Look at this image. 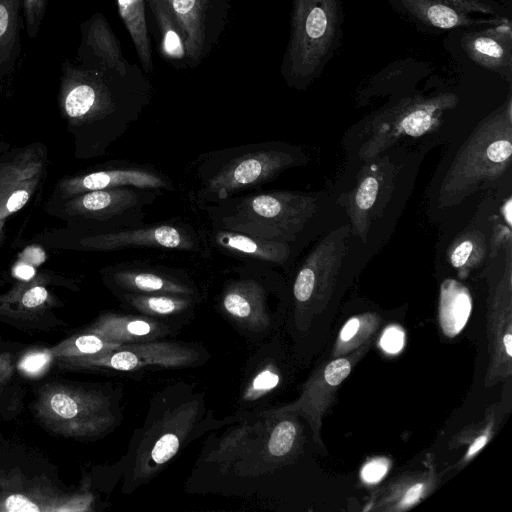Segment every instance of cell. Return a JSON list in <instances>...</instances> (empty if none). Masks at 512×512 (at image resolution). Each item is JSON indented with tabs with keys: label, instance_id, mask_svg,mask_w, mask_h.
<instances>
[{
	"label": "cell",
	"instance_id": "cb8c5ba5",
	"mask_svg": "<svg viewBox=\"0 0 512 512\" xmlns=\"http://www.w3.org/2000/svg\"><path fill=\"white\" fill-rule=\"evenodd\" d=\"M121 345L87 332L65 340L50 351L54 356L73 358L112 351Z\"/></svg>",
	"mask_w": 512,
	"mask_h": 512
},
{
	"label": "cell",
	"instance_id": "7bdbcfd3",
	"mask_svg": "<svg viewBox=\"0 0 512 512\" xmlns=\"http://www.w3.org/2000/svg\"><path fill=\"white\" fill-rule=\"evenodd\" d=\"M502 341L505 353L510 358L512 356V335L510 333L505 334Z\"/></svg>",
	"mask_w": 512,
	"mask_h": 512
},
{
	"label": "cell",
	"instance_id": "9c48e42d",
	"mask_svg": "<svg viewBox=\"0 0 512 512\" xmlns=\"http://www.w3.org/2000/svg\"><path fill=\"white\" fill-rule=\"evenodd\" d=\"M353 187L339 199L349 221L351 233L363 243L382 204L391 195L395 170L387 158L379 155L364 162Z\"/></svg>",
	"mask_w": 512,
	"mask_h": 512
},
{
	"label": "cell",
	"instance_id": "8fae6325",
	"mask_svg": "<svg viewBox=\"0 0 512 512\" xmlns=\"http://www.w3.org/2000/svg\"><path fill=\"white\" fill-rule=\"evenodd\" d=\"M89 244L105 250L146 247L196 252L202 242L191 226L168 221L101 234L91 238Z\"/></svg>",
	"mask_w": 512,
	"mask_h": 512
},
{
	"label": "cell",
	"instance_id": "5bb4252c",
	"mask_svg": "<svg viewBox=\"0 0 512 512\" xmlns=\"http://www.w3.org/2000/svg\"><path fill=\"white\" fill-rule=\"evenodd\" d=\"M114 282L124 292L173 294L196 297V288L188 277L163 268L128 263L113 273Z\"/></svg>",
	"mask_w": 512,
	"mask_h": 512
},
{
	"label": "cell",
	"instance_id": "d590c367",
	"mask_svg": "<svg viewBox=\"0 0 512 512\" xmlns=\"http://www.w3.org/2000/svg\"><path fill=\"white\" fill-rule=\"evenodd\" d=\"M362 318L361 317H352L350 318L342 327L339 339L341 343H349L353 340L359 329L361 328Z\"/></svg>",
	"mask_w": 512,
	"mask_h": 512
},
{
	"label": "cell",
	"instance_id": "f546056e",
	"mask_svg": "<svg viewBox=\"0 0 512 512\" xmlns=\"http://www.w3.org/2000/svg\"><path fill=\"white\" fill-rule=\"evenodd\" d=\"M427 16L433 25L442 28L453 27L459 21V17L454 10L440 4L431 6L427 11Z\"/></svg>",
	"mask_w": 512,
	"mask_h": 512
},
{
	"label": "cell",
	"instance_id": "d6a6232c",
	"mask_svg": "<svg viewBox=\"0 0 512 512\" xmlns=\"http://www.w3.org/2000/svg\"><path fill=\"white\" fill-rule=\"evenodd\" d=\"M474 49L481 55L499 59L503 56L504 51L502 46L492 38L479 37L473 43Z\"/></svg>",
	"mask_w": 512,
	"mask_h": 512
},
{
	"label": "cell",
	"instance_id": "83f0119b",
	"mask_svg": "<svg viewBox=\"0 0 512 512\" xmlns=\"http://www.w3.org/2000/svg\"><path fill=\"white\" fill-rule=\"evenodd\" d=\"M52 356L50 350L30 352L20 360L18 367L28 376H39L48 368Z\"/></svg>",
	"mask_w": 512,
	"mask_h": 512
},
{
	"label": "cell",
	"instance_id": "5b68a950",
	"mask_svg": "<svg viewBox=\"0 0 512 512\" xmlns=\"http://www.w3.org/2000/svg\"><path fill=\"white\" fill-rule=\"evenodd\" d=\"M457 103L453 94L402 100L373 116L363 130L358 151L361 161L375 159L404 140L417 139L435 131L442 117Z\"/></svg>",
	"mask_w": 512,
	"mask_h": 512
},
{
	"label": "cell",
	"instance_id": "8d00e7d4",
	"mask_svg": "<svg viewBox=\"0 0 512 512\" xmlns=\"http://www.w3.org/2000/svg\"><path fill=\"white\" fill-rule=\"evenodd\" d=\"M29 194L25 190L15 191L6 202V208L9 212H14L22 208L28 201Z\"/></svg>",
	"mask_w": 512,
	"mask_h": 512
},
{
	"label": "cell",
	"instance_id": "30bf717a",
	"mask_svg": "<svg viewBox=\"0 0 512 512\" xmlns=\"http://www.w3.org/2000/svg\"><path fill=\"white\" fill-rule=\"evenodd\" d=\"M328 32V10L322 0H295L288 50L293 79L304 78L313 72Z\"/></svg>",
	"mask_w": 512,
	"mask_h": 512
},
{
	"label": "cell",
	"instance_id": "1f68e13d",
	"mask_svg": "<svg viewBox=\"0 0 512 512\" xmlns=\"http://www.w3.org/2000/svg\"><path fill=\"white\" fill-rule=\"evenodd\" d=\"M389 462L385 458H376L364 465L361 478L364 482L374 484L379 482L387 473Z\"/></svg>",
	"mask_w": 512,
	"mask_h": 512
},
{
	"label": "cell",
	"instance_id": "e575fe53",
	"mask_svg": "<svg viewBox=\"0 0 512 512\" xmlns=\"http://www.w3.org/2000/svg\"><path fill=\"white\" fill-rule=\"evenodd\" d=\"M47 296L48 292L44 287L35 286L23 295L22 304L28 308L37 307L45 302Z\"/></svg>",
	"mask_w": 512,
	"mask_h": 512
},
{
	"label": "cell",
	"instance_id": "2e32d148",
	"mask_svg": "<svg viewBox=\"0 0 512 512\" xmlns=\"http://www.w3.org/2000/svg\"><path fill=\"white\" fill-rule=\"evenodd\" d=\"M88 333L120 344L161 340L173 332L172 326L148 316L107 314L102 316Z\"/></svg>",
	"mask_w": 512,
	"mask_h": 512
},
{
	"label": "cell",
	"instance_id": "4316f807",
	"mask_svg": "<svg viewBox=\"0 0 512 512\" xmlns=\"http://www.w3.org/2000/svg\"><path fill=\"white\" fill-rule=\"evenodd\" d=\"M48 0H22L26 34L30 39H35L41 28Z\"/></svg>",
	"mask_w": 512,
	"mask_h": 512
},
{
	"label": "cell",
	"instance_id": "4dcf8cb0",
	"mask_svg": "<svg viewBox=\"0 0 512 512\" xmlns=\"http://www.w3.org/2000/svg\"><path fill=\"white\" fill-rule=\"evenodd\" d=\"M351 371V364L347 359L341 358L330 362L324 370L325 381L331 386L339 385L347 378Z\"/></svg>",
	"mask_w": 512,
	"mask_h": 512
},
{
	"label": "cell",
	"instance_id": "7402d4cb",
	"mask_svg": "<svg viewBox=\"0 0 512 512\" xmlns=\"http://www.w3.org/2000/svg\"><path fill=\"white\" fill-rule=\"evenodd\" d=\"M119 14L132 38L146 72L152 70V57L146 26L144 0H117Z\"/></svg>",
	"mask_w": 512,
	"mask_h": 512
},
{
	"label": "cell",
	"instance_id": "ee69618b",
	"mask_svg": "<svg viewBox=\"0 0 512 512\" xmlns=\"http://www.w3.org/2000/svg\"><path fill=\"white\" fill-rule=\"evenodd\" d=\"M9 364V360L4 359L2 356L0 357V367Z\"/></svg>",
	"mask_w": 512,
	"mask_h": 512
},
{
	"label": "cell",
	"instance_id": "ba28073f",
	"mask_svg": "<svg viewBox=\"0 0 512 512\" xmlns=\"http://www.w3.org/2000/svg\"><path fill=\"white\" fill-rule=\"evenodd\" d=\"M199 358L195 347L161 340L122 344L112 351L68 358L78 366L116 371H136L148 367L180 368Z\"/></svg>",
	"mask_w": 512,
	"mask_h": 512
},
{
	"label": "cell",
	"instance_id": "4fadbf2b",
	"mask_svg": "<svg viewBox=\"0 0 512 512\" xmlns=\"http://www.w3.org/2000/svg\"><path fill=\"white\" fill-rule=\"evenodd\" d=\"M81 38L76 53V63L86 68H96L127 75L126 61L119 42L103 15L96 13L81 23Z\"/></svg>",
	"mask_w": 512,
	"mask_h": 512
},
{
	"label": "cell",
	"instance_id": "52a82bcc",
	"mask_svg": "<svg viewBox=\"0 0 512 512\" xmlns=\"http://www.w3.org/2000/svg\"><path fill=\"white\" fill-rule=\"evenodd\" d=\"M350 234L349 224L334 229L307 254L293 282L298 307L321 302L330 293L347 254Z\"/></svg>",
	"mask_w": 512,
	"mask_h": 512
},
{
	"label": "cell",
	"instance_id": "3957f363",
	"mask_svg": "<svg viewBox=\"0 0 512 512\" xmlns=\"http://www.w3.org/2000/svg\"><path fill=\"white\" fill-rule=\"evenodd\" d=\"M512 160L510 101L472 131L451 162L440 185V204L458 205L489 188L509 171Z\"/></svg>",
	"mask_w": 512,
	"mask_h": 512
},
{
	"label": "cell",
	"instance_id": "d4e9b609",
	"mask_svg": "<svg viewBox=\"0 0 512 512\" xmlns=\"http://www.w3.org/2000/svg\"><path fill=\"white\" fill-rule=\"evenodd\" d=\"M280 383V375L276 367L271 364L264 363L255 370L253 375L248 379L247 384L242 392L240 403L244 407L260 402L265 396L272 392Z\"/></svg>",
	"mask_w": 512,
	"mask_h": 512
},
{
	"label": "cell",
	"instance_id": "6da1fadb",
	"mask_svg": "<svg viewBox=\"0 0 512 512\" xmlns=\"http://www.w3.org/2000/svg\"><path fill=\"white\" fill-rule=\"evenodd\" d=\"M305 155L288 143L266 141L205 153L194 167L191 200L201 209L273 181L302 165Z\"/></svg>",
	"mask_w": 512,
	"mask_h": 512
},
{
	"label": "cell",
	"instance_id": "ac0fdd59",
	"mask_svg": "<svg viewBox=\"0 0 512 512\" xmlns=\"http://www.w3.org/2000/svg\"><path fill=\"white\" fill-rule=\"evenodd\" d=\"M472 309L468 289L454 279H446L440 288L439 320L444 334L457 335L466 325Z\"/></svg>",
	"mask_w": 512,
	"mask_h": 512
},
{
	"label": "cell",
	"instance_id": "ab89813d",
	"mask_svg": "<svg viewBox=\"0 0 512 512\" xmlns=\"http://www.w3.org/2000/svg\"><path fill=\"white\" fill-rule=\"evenodd\" d=\"M486 442H487V436L482 435V436L478 437L469 447L466 457L470 458L471 456H473L475 453H477L479 450H481L483 448V446L486 444Z\"/></svg>",
	"mask_w": 512,
	"mask_h": 512
},
{
	"label": "cell",
	"instance_id": "44dd1931",
	"mask_svg": "<svg viewBox=\"0 0 512 512\" xmlns=\"http://www.w3.org/2000/svg\"><path fill=\"white\" fill-rule=\"evenodd\" d=\"M123 300L128 307L141 315L164 318L187 312L195 304L193 296L173 294H139L124 292Z\"/></svg>",
	"mask_w": 512,
	"mask_h": 512
},
{
	"label": "cell",
	"instance_id": "b9f144b4",
	"mask_svg": "<svg viewBox=\"0 0 512 512\" xmlns=\"http://www.w3.org/2000/svg\"><path fill=\"white\" fill-rule=\"evenodd\" d=\"M26 254L35 264H39L44 260V253L40 249L32 248L26 251Z\"/></svg>",
	"mask_w": 512,
	"mask_h": 512
},
{
	"label": "cell",
	"instance_id": "277c9868",
	"mask_svg": "<svg viewBox=\"0 0 512 512\" xmlns=\"http://www.w3.org/2000/svg\"><path fill=\"white\" fill-rule=\"evenodd\" d=\"M114 72L86 68L66 59L61 64V97L72 119L99 120L109 140H115L138 118L142 99L122 93Z\"/></svg>",
	"mask_w": 512,
	"mask_h": 512
},
{
	"label": "cell",
	"instance_id": "74e56055",
	"mask_svg": "<svg viewBox=\"0 0 512 512\" xmlns=\"http://www.w3.org/2000/svg\"><path fill=\"white\" fill-rule=\"evenodd\" d=\"M423 489L424 485L422 483H417L411 486L404 494L401 500V505L407 507L417 502L423 492Z\"/></svg>",
	"mask_w": 512,
	"mask_h": 512
},
{
	"label": "cell",
	"instance_id": "8992f818",
	"mask_svg": "<svg viewBox=\"0 0 512 512\" xmlns=\"http://www.w3.org/2000/svg\"><path fill=\"white\" fill-rule=\"evenodd\" d=\"M38 410L50 428L68 435H96L115 421L107 398L62 386L49 387L42 392Z\"/></svg>",
	"mask_w": 512,
	"mask_h": 512
},
{
	"label": "cell",
	"instance_id": "f35d334b",
	"mask_svg": "<svg viewBox=\"0 0 512 512\" xmlns=\"http://www.w3.org/2000/svg\"><path fill=\"white\" fill-rule=\"evenodd\" d=\"M14 273L20 279L29 280L34 276L35 270L30 265L20 264L16 266Z\"/></svg>",
	"mask_w": 512,
	"mask_h": 512
},
{
	"label": "cell",
	"instance_id": "836d02e7",
	"mask_svg": "<svg viewBox=\"0 0 512 512\" xmlns=\"http://www.w3.org/2000/svg\"><path fill=\"white\" fill-rule=\"evenodd\" d=\"M6 511H39L40 508L22 495H11L4 502Z\"/></svg>",
	"mask_w": 512,
	"mask_h": 512
},
{
	"label": "cell",
	"instance_id": "603a6c76",
	"mask_svg": "<svg viewBox=\"0 0 512 512\" xmlns=\"http://www.w3.org/2000/svg\"><path fill=\"white\" fill-rule=\"evenodd\" d=\"M161 32V49L171 59H182L186 54L182 32L166 0H147Z\"/></svg>",
	"mask_w": 512,
	"mask_h": 512
},
{
	"label": "cell",
	"instance_id": "60d3db41",
	"mask_svg": "<svg viewBox=\"0 0 512 512\" xmlns=\"http://www.w3.org/2000/svg\"><path fill=\"white\" fill-rule=\"evenodd\" d=\"M511 198H508L506 200V202L503 204V206L501 207V213L504 217V220L507 224V226L511 227V220H512V216H511V213H512V209H511Z\"/></svg>",
	"mask_w": 512,
	"mask_h": 512
},
{
	"label": "cell",
	"instance_id": "7c38bea8",
	"mask_svg": "<svg viewBox=\"0 0 512 512\" xmlns=\"http://www.w3.org/2000/svg\"><path fill=\"white\" fill-rule=\"evenodd\" d=\"M265 264L248 262L238 267L237 277L230 278L220 296V307L238 324H264L267 319Z\"/></svg>",
	"mask_w": 512,
	"mask_h": 512
},
{
	"label": "cell",
	"instance_id": "9a60e30c",
	"mask_svg": "<svg viewBox=\"0 0 512 512\" xmlns=\"http://www.w3.org/2000/svg\"><path fill=\"white\" fill-rule=\"evenodd\" d=\"M211 244L247 262L285 266L290 263L293 246L227 229L213 228Z\"/></svg>",
	"mask_w": 512,
	"mask_h": 512
},
{
	"label": "cell",
	"instance_id": "ffe728a7",
	"mask_svg": "<svg viewBox=\"0 0 512 512\" xmlns=\"http://www.w3.org/2000/svg\"><path fill=\"white\" fill-rule=\"evenodd\" d=\"M448 261L460 277L479 267L488 256V239L477 229H468L458 235L448 249Z\"/></svg>",
	"mask_w": 512,
	"mask_h": 512
},
{
	"label": "cell",
	"instance_id": "d6986e66",
	"mask_svg": "<svg viewBox=\"0 0 512 512\" xmlns=\"http://www.w3.org/2000/svg\"><path fill=\"white\" fill-rule=\"evenodd\" d=\"M22 0H0V80L15 68L20 52Z\"/></svg>",
	"mask_w": 512,
	"mask_h": 512
},
{
	"label": "cell",
	"instance_id": "f1b7e54d",
	"mask_svg": "<svg viewBox=\"0 0 512 512\" xmlns=\"http://www.w3.org/2000/svg\"><path fill=\"white\" fill-rule=\"evenodd\" d=\"M405 335L401 327L388 326L382 333L379 344L389 354L399 353L404 346Z\"/></svg>",
	"mask_w": 512,
	"mask_h": 512
},
{
	"label": "cell",
	"instance_id": "e0dca14e",
	"mask_svg": "<svg viewBox=\"0 0 512 512\" xmlns=\"http://www.w3.org/2000/svg\"><path fill=\"white\" fill-rule=\"evenodd\" d=\"M184 39L186 54L194 61L202 55L209 0H166Z\"/></svg>",
	"mask_w": 512,
	"mask_h": 512
},
{
	"label": "cell",
	"instance_id": "484cf974",
	"mask_svg": "<svg viewBox=\"0 0 512 512\" xmlns=\"http://www.w3.org/2000/svg\"><path fill=\"white\" fill-rule=\"evenodd\" d=\"M296 437L295 425L290 421H282L270 433L267 448L272 456L286 455L294 444Z\"/></svg>",
	"mask_w": 512,
	"mask_h": 512
},
{
	"label": "cell",
	"instance_id": "7a4b0ae2",
	"mask_svg": "<svg viewBox=\"0 0 512 512\" xmlns=\"http://www.w3.org/2000/svg\"><path fill=\"white\" fill-rule=\"evenodd\" d=\"M318 193L273 190L236 195L206 206L213 228L296 244L320 206Z\"/></svg>",
	"mask_w": 512,
	"mask_h": 512
}]
</instances>
